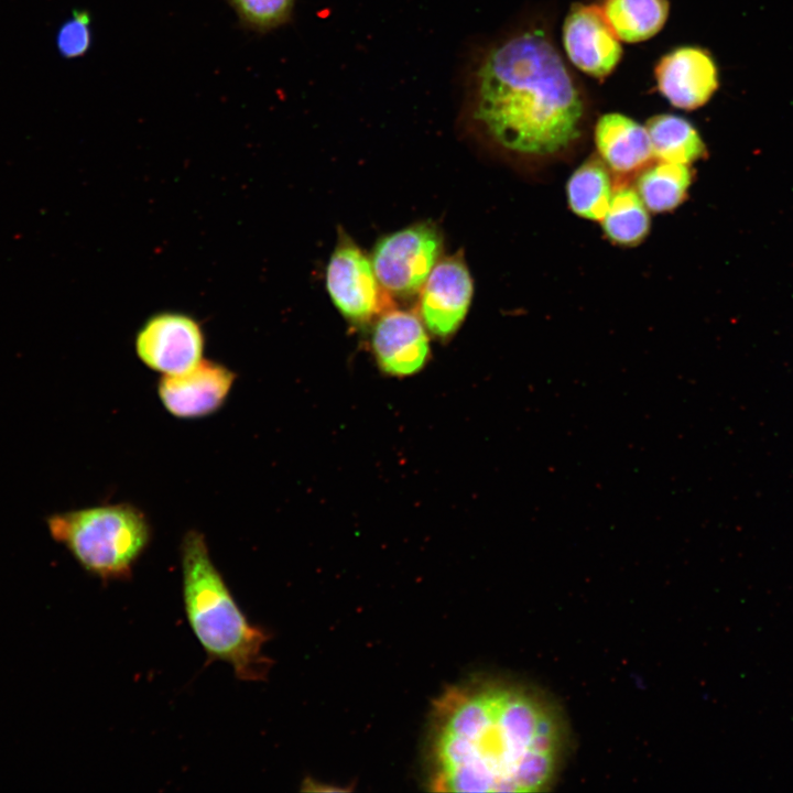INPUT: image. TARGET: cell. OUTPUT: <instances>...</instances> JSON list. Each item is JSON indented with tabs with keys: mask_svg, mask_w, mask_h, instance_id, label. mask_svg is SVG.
Masks as SVG:
<instances>
[{
	"mask_svg": "<svg viewBox=\"0 0 793 793\" xmlns=\"http://www.w3.org/2000/svg\"><path fill=\"white\" fill-rule=\"evenodd\" d=\"M564 729L554 708L502 685L449 689L437 705L435 790L537 792L555 778Z\"/></svg>",
	"mask_w": 793,
	"mask_h": 793,
	"instance_id": "cell-1",
	"label": "cell"
},
{
	"mask_svg": "<svg viewBox=\"0 0 793 793\" xmlns=\"http://www.w3.org/2000/svg\"><path fill=\"white\" fill-rule=\"evenodd\" d=\"M587 97L545 29L495 44L475 77L472 119L499 150L531 165L571 155L585 138Z\"/></svg>",
	"mask_w": 793,
	"mask_h": 793,
	"instance_id": "cell-2",
	"label": "cell"
},
{
	"mask_svg": "<svg viewBox=\"0 0 793 793\" xmlns=\"http://www.w3.org/2000/svg\"><path fill=\"white\" fill-rule=\"evenodd\" d=\"M181 566L186 619L209 660L229 664L238 680H264L272 665L262 653L270 634L249 622L215 566L202 532L189 530L184 535Z\"/></svg>",
	"mask_w": 793,
	"mask_h": 793,
	"instance_id": "cell-3",
	"label": "cell"
},
{
	"mask_svg": "<svg viewBox=\"0 0 793 793\" xmlns=\"http://www.w3.org/2000/svg\"><path fill=\"white\" fill-rule=\"evenodd\" d=\"M45 523L86 572L106 582L130 578L152 537L145 513L126 502L52 513Z\"/></svg>",
	"mask_w": 793,
	"mask_h": 793,
	"instance_id": "cell-4",
	"label": "cell"
},
{
	"mask_svg": "<svg viewBox=\"0 0 793 793\" xmlns=\"http://www.w3.org/2000/svg\"><path fill=\"white\" fill-rule=\"evenodd\" d=\"M444 247L441 229L419 221L381 237L373 247L374 273L391 295L409 298L421 291Z\"/></svg>",
	"mask_w": 793,
	"mask_h": 793,
	"instance_id": "cell-5",
	"label": "cell"
},
{
	"mask_svg": "<svg viewBox=\"0 0 793 793\" xmlns=\"http://www.w3.org/2000/svg\"><path fill=\"white\" fill-rule=\"evenodd\" d=\"M326 287L336 308L356 326L368 325L393 306L371 260L343 230L327 263Z\"/></svg>",
	"mask_w": 793,
	"mask_h": 793,
	"instance_id": "cell-6",
	"label": "cell"
},
{
	"mask_svg": "<svg viewBox=\"0 0 793 793\" xmlns=\"http://www.w3.org/2000/svg\"><path fill=\"white\" fill-rule=\"evenodd\" d=\"M420 316L436 338L447 340L461 326L474 294V283L460 252L439 260L420 291Z\"/></svg>",
	"mask_w": 793,
	"mask_h": 793,
	"instance_id": "cell-7",
	"label": "cell"
},
{
	"mask_svg": "<svg viewBox=\"0 0 793 793\" xmlns=\"http://www.w3.org/2000/svg\"><path fill=\"white\" fill-rule=\"evenodd\" d=\"M204 334L199 324L180 313L151 317L135 337V351L150 369L164 374L184 372L203 359Z\"/></svg>",
	"mask_w": 793,
	"mask_h": 793,
	"instance_id": "cell-8",
	"label": "cell"
},
{
	"mask_svg": "<svg viewBox=\"0 0 793 793\" xmlns=\"http://www.w3.org/2000/svg\"><path fill=\"white\" fill-rule=\"evenodd\" d=\"M236 373L226 366L202 359L193 368L164 374L157 383L161 403L180 419H198L216 412L226 401Z\"/></svg>",
	"mask_w": 793,
	"mask_h": 793,
	"instance_id": "cell-9",
	"label": "cell"
},
{
	"mask_svg": "<svg viewBox=\"0 0 793 793\" xmlns=\"http://www.w3.org/2000/svg\"><path fill=\"white\" fill-rule=\"evenodd\" d=\"M563 43L569 61L582 72L602 79L618 65L622 47L597 4L574 3L563 25Z\"/></svg>",
	"mask_w": 793,
	"mask_h": 793,
	"instance_id": "cell-10",
	"label": "cell"
},
{
	"mask_svg": "<svg viewBox=\"0 0 793 793\" xmlns=\"http://www.w3.org/2000/svg\"><path fill=\"white\" fill-rule=\"evenodd\" d=\"M419 316L389 309L374 321L371 349L382 372L409 377L421 371L431 358L430 339Z\"/></svg>",
	"mask_w": 793,
	"mask_h": 793,
	"instance_id": "cell-11",
	"label": "cell"
},
{
	"mask_svg": "<svg viewBox=\"0 0 793 793\" xmlns=\"http://www.w3.org/2000/svg\"><path fill=\"white\" fill-rule=\"evenodd\" d=\"M660 93L676 108L704 106L718 88V72L708 52L682 46L663 55L654 68Z\"/></svg>",
	"mask_w": 793,
	"mask_h": 793,
	"instance_id": "cell-12",
	"label": "cell"
},
{
	"mask_svg": "<svg viewBox=\"0 0 793 793\" xmlns=\"http://www.w3.org/2000/svg\"><path fill=\"white\" fill-rule=\"evenodd\" d=\"M594 139L599 157L619 175L641 171L653 156L645 127L618 112L597 120Z\"/></svg>",
	"mask_w": 793,
	"mask_h": 793,
	"instance_id": "cell-13",
	"label": "cell"
},
{
	"mask_svg": "<svg viewBox=\"0 0 793 793\" xmlns=\"http://www.w3.org/2000/svg\"><path fill=\"white\" fill-rule=\"evenodd\" d=\"M645 129L652 154L659 161L689 165L706 156L707 149L700 134L682 117L656 115L647 121Z\"/></svg>",
	"mask_w": 793,
	"mask_h": 793,
	"instance_id": "cell-14",
	"label": "cell"
},
{
	"mask_svg": "<svg viewBox=\"0 0 793 793\" xmlns=\"http://www.w3.org/2000/svg\"><path fill=\"white\" fill-rule=\"evenodd\" d=\"M608 166L600 157L579 165L566 185L567 202L574 214L589 220H601L613 194Z\"/></svg>",
	"mask_w": 793,
	"mask_h": 793,
	"instance_id": "cell-15",
	"label": "cell"
},
{
	"mask_svg": "<svg viewBox=\"0 0 793 793\" xmlns=\"http://www.w3.org/2000/svg\"><path fill=\"white\" fill-rule=\"evenodd\" d=\"M601 8L618 39L627 43L654 36L670 10L667 0H605Z\"/></svg>",
	"mask_w": 793,
	"mask_h": 793,
	"instance_id": "cell-16",
	"label": "cell"
},
{
	"mask_svg": "<svg viewBox=\"0 0 793 793\" xmlns=\"http://www.w3.org/2000/svg\"><path fill=\"white\" fill-rule=\"evenodd\" d=\"M691 184L689 165L659 161L640 171L637 192L650 211L665 213L685 200Z\"/></svg>",
	"mask_w": 793,
	"mask_h": 793,
	"instance_id": "cell-17",
	"label": "cell"
},
{
	"mask_svg": "<svg viewBox=\"0 0 793 793\" xmlns=\"http://www.w3.org/2000/svg\"><path fill=\"white\" fill-rule=\"evenodd\" d=\"M649 209L638 192L622 186L613 192L609 207L600 220L607 238L621 247H636L651 227Z\"/></svg>",
	"mask_w": 793,
	"mask_h": 793,
	"instance_id": "cell-18",
	"label": "cell"
},
{
	"mask_svg": "<svg viewBox=\"0 0 793 793\" xmlns=\"http://www.w3.org/2000/svg\"><path fill=\"white\" fill-rule=\"evenodd\" d=\"M227 2L245 29L265 33L290 19L295 0H227Z\"/></svg>",
	"mask_w": 793,
	"mask_h": 793,
	"instance_id": "cell-19",
	"label": "cell"
},
{
	"mask_svg": "<svg viewBox=\"0 0 793 793\" xmlns=\"http://www.w3.org/2000/svg\"><path fill=\"white\" fill-rule=\"evenodd\" d=\"M91 17L87 10H74L56 34L59 54L68 59L85 55L91 45Z\"/></svg>",
	"mask_w": 793,
	"mask_h": 793,
	"instance_id": "cell-20",
	"label": "cell"
}]
</instances>
